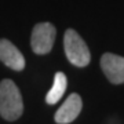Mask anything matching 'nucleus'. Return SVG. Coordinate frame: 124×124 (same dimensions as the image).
Masks as SVG:
<instances>
[{
	"label": "nucleus",
	"instance_id": "nucleus-1",
	"mask_svg": "<svg viewBox=\"0 0 124 124\" xmlns=\"http://www.w3.org/2000/svg\"><path fill=\"white\" fill-rule=\"evenodd\" d=\"M23 113V101L21 91L13 80L0 81V116L7 121H15Z\"/></svg>",
	"mask_w": 124,
	"mask_h": 124
},
{
	"label": "nucleus",
	"instance_id": "nucleus-2",
	"mask_svg": "<svg viewBox=\"0 0 124 124\" xmlns=\"http://www.w3.org/2000/svg\"><path fill=\"white\" fill-rule=\"evenodd\" d=\"M63 50L68 61L73 66L85 68L91 61V53L83 37L75 31L68 29L63 35Z\"/></svg>",
	"mask_w": 124,
	"mask_h": 124
},
{
	"label": "nucleus",
	"instance_id": "nucleus-3",
	"mask_svg": "<svg viewBox=\"0 0 124 124\" xmlns=\"http://www.w3.org/2000/svg\"><path fill=\"white\" fill-rule=\"evenodd\" d=\"M57 37V29L51 22H40L33 26L31 35L32 51L37 55H46L53 50Z\"/></svg>",
	"mask_w": 124,
	"mask_h": 124
},
{
	"label": "nucleus",
	"instance_id": "nucleus-4",
	"mask_svg": "<svg viewBox=\"0 0 124 124\" xmlns=\"http://www.w3.org/2000/svg\"><path fill=\"white\" fill-rule=\"evenodd\" d=\"M101 68L112 84H124V57L105 53L101 58Z\"/></svg>",
	"mask_w": 124,
	"mask_h": 124
},
{
	"label": "nucleus",
	"instance_id": "nucleus-5",
	"mask_svg": "<svg viewBox=\"0 0 124 124\" xmlns=\"http://www.w3.org/2000/svg\"><path fill=\"white\" fill-rule=\"evenodd\" d=\"M83 108V101L79 94H70L69 97L65 99V102L62 103L59 109L55 112L54 120L58 124H69L72 121H75L77 119V116L80 115Z\"/></svg>",
	"mask_w": 124,
	"mask_h": 124
},
{
	"label": "nucleus",
	"instance_id": "nucleus-6",
	"mask_svg": "<svg viewBox=\"0 0 124 124\" xmlns=\"http://www.w3.org/2000/svg\"><path fill=\"white\" fill-rule=\"evenodd\" d=\"M0 61L15 72L25 69V58L22 53L7 39H0Z\"/></svg>",
	"mask_w": 124,
	"mask_h": 124
},
{
	"label": "nucleus",
	"instance_id": "nucleus-7",
	"mask_svg": "<svg viewBox=\"0 0 124 124\" xmlns=\"http://www.w3.org/2000/svg\"><path fill=\"white\" fill-rule=\"evenodd\" d=\"M66 85H68V79L65 73L62 72H57L54 76V84L51 87L47 95H46V102L48 105H55L58 103V101L63 97V94L66 91Z\"/></svg>",
	"mask_w": 124,
	"mask_h": 124
}]
</instances>
